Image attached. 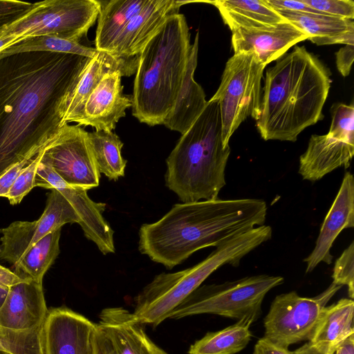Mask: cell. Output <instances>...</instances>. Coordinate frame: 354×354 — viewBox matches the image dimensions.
<instances>
[{
  "label": "cell",
  "instance_id": "21",
  "mask_svg": "<svg viewBox=\"0 0 354 354\" xmlns=\"http://www.w3.org/2000/svg\"><path fill=\"white\" fill-rule=\"evenodd\" d=\"M97 326L113 354H167L148 337L132 313L122 307L102 310Z\"/></svg>",
  "mask_w": 354,
  "mask_h": 354
},
{
  "label": "cell",
  "instance_id": "14",
  "mask_svg": "<svg viewBox=\"0 0 354 354\" xmlns=\"http://www.w3.org/2000/svg\"><path fill=\"white\" fill-rule=\"evenodd\" d=\"M35 185L58 190L75 210L80 219L78 224L84 236L93 241L102 254L115 252L114 232L103 216L105 203L91 200L88 196V190L67 184L41 160L37 168Z\"/></svg>",
  "mask_w": 354,
  "mask_h": 354
},
{
  "label": "cell",
  "instance_id": "2",
  "mask_svg": "<svg viewBox=\"0 0 354 354\" xmlns=\"http://www.w3.org/2000/svg\"><path fill=\"white\" fill-rule=\"evenodd\" d=\"M266 215V203L259 198L177 203L156 222L140 227L138 249L170 270L201 249L265 225Z\"/></svg>",
  "mask_w": 354,
  "mask_h": 354
},
{
  "label": "cell",
  "instance_id": "8",
  "mask_svg": "<svg viewBox=\"0 0 354 354\" xmlns=\"http://www.w3.org/2000/svg\"><path fill=\"white\" fill-rule=\"evenodd\" d=\"M265 67L252 53H236L227 61L221 84L210 99L218 104L224 147L248 117L258 120Z\"/></svg>",
  "mask_w": 354,
  "mask_h": 354
},
{
  "label": "cell",
  "instance_id": "20",
  "mask_svg": "<svg viewBox=\"0 0 354 354\" xmlns=\"http://www.w3.org/2000/svg\"><path fill=\"white\" fill-rule=\"evenodd\" d=\"M42 283L25 280L10 288L0 307V328L21 331L41 326L48 313Z\"/></svg>",
  "mask_w": 354,
  "mask_h": 354
},
{
  "label": "cell",
  "instance_id": "4",
  "mask_svg": "<svg viewBox=\"0 0 354 354\" xmlns=\"http://www.w3.org/2000/svg\"><path fill=\"white\" fill-rule=\"evenodd\" d=\"M185 17L170 15L139 55L132 114L149 126L162 124L183 84L192 45Z\"/></svg>",
  "mask_w": 354,
  "mask_h": 354
},
{
  "label": "cell",
  "instance_id": "36",
  "mask_svg": "<svg viewBox=\"0 0 354 354\" xmlns=\"http://www.w3.org/2000/svg\"><path fill=\"white\" fill-rule=\"evenodd\" d=\"M335 55L339 72L344 77L348 76L354 59V44H345Z\"/></svg>",
  "mask_w": 354,
  "mask_h": 354
},
{
  "label": "cell",
  "instance_id": "22",
  "mask_svg": "<svg viewBox=\"0 0 354 354\" xmlns=\"http://www.w3.org/2000/svg\"><path fill=\"white\" fill-rule=\"evenodd\" d=\"M138 57L131 58L115 57L111 54L98 51L92 57L80 80L68 96L62 119L63 125L77 122L81 120L86 100L107 73L120 71L124 76L133 74L137 70Z\"/></svg>",
  "mask_w": 354,
  "mask_h": 354
},
{
  "label": "cell",
  "instance_id": "31",
  "mask_svg": "<svg viewBox=\"0 0 354 354\" xmlns=\"http://www.w3.org/2000/svg\"><path fill=\"white\" fill-rule=\"evenodd\" d=\"M46 51L66 53L93 57L98 50L81 44L78 41L64 39L50 35L26 38L0 53V59L17 53Z\"/></svg>",
  "mask_w": 354,
  "mask_h": 354
},
{
  "label": "cell",
  "instance_id": "26",
  "mask_svg": "<svg viewBox=\"0 0 354 354\" xmlns=\"http://www.w3.org/2000/svg\"><path fill=\"white\" fill-rule=\"evenodd\" d=\"M214 5L232 32L269 27L286 21L266 0H216Z\"/></svg>",
  "mask_w": 354,
  "mask_h": 354
},
{
  "label": "cell",
  "instance_id": "28",
  "mask_svg": "<svg viewBox=\"0 0 354 354\" xmlns=\"http://www.w3.org/2000/svg\"><path fill=\"white\" fill-rule=\"evenodd\" d=\"M259 315L249 314L222 330L209 332L189 348V354H236L246 347L252 337L250 326Z\"/></svg>",
  "mask_w": 354,
  "mask_h": 354
},
{
  "label": "cell",
  "instance_id": "44",
  "mask_svg": "<svg viewBox=\"0 0 354 354\" xmlns=\"http://www.w3.org/2000/svg\"><path fill=\"white\" fill-rule=\"evenodd\" d=\"M9 290L0 287V307L3 304Z\"/></svg>",
  "mask_w": 354,
  "mask_h": 354
},
{
  "label": "cell",
  "instance_id": "33",
  "mask_svg": "<svg viewBox=\"0 0 354 354\" xmlns=\"http://www.w3.org/2000/svg\"><path fill=\"white\" fill-rule=\"evenodd\" d=\"M333 283L346 286L350 299L354 298V241L344 250L335 261L333 270Z\"/></svg>",
  "mask_w": 354,
  "mask_h": 354
},
{
  "label": "cell",
  "instance_id": "45",
  "mask_svg": "<svg viewBox=\"0 0 354 354\" xmlns=\"http://www.w3.org/2000/svg\"><path fill=\"white\" fill-rule=\"evenodd\" d=\"M0 349L4 351V350H3V346H2V342H1V336H0Z\"/></svg>",
  "mask_w": 354,
  "mask_h": 354
},
{
  "label": "cell",
  "instance_id": "34",
  "mask_svg": "<svg viewBox=\"0 0 354 354\" xmlns=\"http://www.w3.org/2000/svg\"><path fill=\"white\" fill-rule=\"evenodd\" d=\"M310 8L330 16L353 20L354 2L351 0H301Z\"/></svg>",
  "mask_w": 354,
  "mask_h": 354
},
{
  "label": "cell",
  "instance_id": "25",
  "mask_svg": "<svg viewBox=\"0 0 354 354\" xmlns=\"http://www.w3.org/2000/svg\"><path fill=\"white\" fill-rule=\"evenodd\" d=\"M354 301L342 298L323 309L308 342L330 354L348 337L354 333Z\"/></svg>",
  "mask_w": 354,
  "mask_h": 354
},
{
  "label": "cell",
  "instance_id": "42",
  "mask_svg": "<svg viewBox=\"0 0 354 354\" xmlns=\"http://www.w3.org/2000/svg\"><path fill=\"white\" fill-rule=\"evenodd\" d=\"M291 354H330L323 350L318 348L309 342L304 344L299 348L292 351Z\"/></svg>",
  "mask_w": 354,
  "mask_h": 354
},
{
  "label": "cell",
  "instance_id": "3",
  "mask_svg": "<svg viewBox=\"0 0 354 354\" xmlns=\"http://www.w3.org/2000/svg\"><path fill=\"white\" fill-rule=\"evenodd\" d=\"M328 68L296 46L266 71L257 127L265 140L295 142L322 119L330 87Z\"/></svg>",
  "mask_w": 354,
  "mask_h": 354
},
{
  "label": "cell",
  "instance_id": "18",
  "mask_svg": "<svg viewBox=\"0 0 354 354\" xmlns=\"http://www.w3.org/2000/svg\"><path fill=\"white\" fill-rule=\"evenodd\" d=\"M354 227V178L350 171L344 176L339 189L320 227L315 246L304 259L306 272H312L321 262L330 265L333 242L344 229Z\"/></svg>",
  "mask_w": 354,
  "mask_h": 354
},
{
  "label": "cell",
  "instance_id": "27",
  "mask_svg": "<svg viewBox=\"0 0 354 354\" xmlns=\"http://www.w3.org/2000/svg\"><path fill=\"white\" fill-rule=\"evenodd\" d=\"M149 0H111L101 3L95 35V48L109 53L125 27Z\"/></svg>",
  "mask_w": 354,
  "mask_h": 354
},
{
  "label": "cell",
  "instance_id": "38",
  "mask_svg": "<svg viewBox=\"0 0 354 354\" xmlns=\"http://www.w3.org/2000/svg\"><path fill=\"white\" fill-rule=\"evenodd\" d=\"M288 348L279 346L265 337L259 339L254 345L252 354H291Z\"/></svg>",
  "mask_w": 354,
  "mask_h": 354
},
{
  "label": "cell",
  "instance_id": "11",
  "mask_svg": "<svg viewBox=\"0 0 354 354\" xmlns=\"http://www.w3.org/2000/svg\"><path fill=\"white\" fill-rule=\"evenodd\" d=\"M354 155V106H333L329 131L313 135L306 151L299 158V174L312 182L333 170L348 168Z\"/></svg>",
  "mask_w": 354,
  "mask_h": 354
},
{
  "label": "cell",
  "instance_id": "32",
  "mask_svg": "<svg viewBox=\"0 0 354 354\" xmlns=\"http://www.w3.org/2000/svg\"><path fill=\"white\" fill-rule=\"evenodd\" d=\"M44 148L22 170L8 190L6 198L8 199L11 205L20 203L23 198L35 187V176Z\"/></svg>",
  "mask_w": 354,
  "mask_h": 354
},
{
  "label": "cell",
  "instance_id": "13",
  "mask_svg": "<svg viewBox=\"0 0 354 354\" xmlns=\"http://www.w3.org/2000/svg\"><path fill=\"white\" fill-rule=\"evenodd\" d=\"M45 209L33 221H15L0 229V261L12 266L35 243L48 233L62 228L66 223H79L75 210L68 200L56 189L47 194Z\"/></svg>",
  "mask_w": 354,
  "mask_h": 354
},
{
  "label": "cell",
  "instance_id": "39",
  "mask_svg": "<svg viewBox=\"0 0 354 354\" xmlns=\"http://www.w3.org/2000/svg\"><path fill=\"white\" fill-rule=\"evenodd\" d=\"M25 280L14 272L0 265V287L9 290L12 286Z\"/></svg>",
  "mask_w": 354,
  "mask_h": 354
},
{
  "label": "cell",
  "instance_id": "29",
  "mask_svg": "<svg viewBox=\"0 0 354 354\" xmlns=\"http://www.w3.org/2000/svg\"><path fill=\"white\" fill-rule=\"evenodd\" d=\"M61 229L48 233L30 247L13 265V272L24 279L42 283L45 273L59 254Z\"/></svg>",
  "mask_w": 354,
  "mask_h": 354
},
{
  "label": "cell",
  "instance_id": "5",
  "mask_svg": "<svg viewBox=\"0 0 354 354\" xmlns=\"http://www.w3.org/2000/svg\"><path fill=\"white\" fill-rule=\"evenodd\" d=\"M230 154V146L223 143L218 104L209 100L167 158L165 185L183 203L216 199L226 183Z\"/></svg>",
  "mask_w": 354,
  "mask_h": 354
},
{
  "label": "cell",
  "instance_id": "7",
  "mask_svg": "<svg viewBox=\"0 0 354 354\" xmlns=\"http://www.w3.org/2000/svg\"><path fill=\"white\" fill-rule=\"evenodd\" d=\"M283 280L280 276L259 274L200 286L172 311L169 318L212 314L239 320L249 314L260 316L265 296Z\"/></svg>",
  "mask_w": 354,
  "mask_h": 354
},
{
  "label": "cell",
  "instance_id": "35",
  "mask_svg": "<svg viewBox=\"0 0 354 354\" xmlns=\"http://www.w3.org/2000/svg\"><path fill=\"white\" fill-rule=\"evenodd\" d=\"M36 3L17 0H0V31L19 20L35 6Z\"/></svg>",
  "mask_w": 354,
  "mask_h": 354
},
{
  "label": "cell",
  "instance_id": "1",
  "mask_svg": "<svg viewBox=\"0 0 354 354\" xmlns=\"http://www.w3.org/2000/svg\"><path fill=\"white\" fill-rule=\"evenodd\" d=\"M91 59L46 51L0 59V176L59 133L66 100Z\"/></svg>",
  "mask_w": 354,
  "mask_h": 354
},
{
  "label": "cell",
  "instance_id": "17",
  "mask_svg": "<svg viewBox=\"0 0 354 354\" xmlns=\"http://www.w3.org/2000/svg\"><path fill=\"white\" fill-rule=\"evenodd\" d=\"M232 35L234 54L252 53L266 66L281 58L292 46L308 39L303 31L288 21L260 29H238Z\"/></svg>",
  "mask_w": 354,
  "mask_h": 354
},
{
  "label": "cell",
  "instance_id": "12",
  "mask_svg": "<svg viewBox=\"0 0 354 354\" xmlns=\"http://www.w3.org/2000/svg\"><path fill=\"white\" fill-rule=\"evenodd\" d=\"M41 161L67 184L88 190L97 187L100 173L80 126L64 124L44 148Z\"/></svg>",
  "mask_w": 354,
  "mask_h": 354
},
{
  "label": "cell",
  "instance_id": "30",
  "mask_svg": "<svg viewBox=\"0 0 354 354\" xmlns=\"http://www.w3.org/2000/svg\"><path fill=\"white\" fill-rule=\"evenodd\" d=\"M87 139L100 173L115 181L124 176L127 160L121 155L123 143L118 135L95 131L87 132Z\"/></svg>",
  "mask_w": 354,
  "mask_h": 354
},
{
  "label": "cell",
  "instance_id": "16",
  "mask_svg": "<svg viewBox=\"0 0 354 354\" xmlns=\"http://www.w3.org/2000/svg\"><path fill=\"white\" fill-rule=\"evenodd\" d=\"M120 71L105 74L92 91L84 105L83 115L78 126H91L96 131H112L119 120L132 106L133 97L122 93Z\"/></svg>",
  "mask_w": 354,
  "mask_h": 354
},
{
  "label": "cell",
  "instance_id": "24",
  "mask_svg": "<svg viewBox=\"0 0 354 354\" xmlns=\"http://www.w3.org/2000/svg\"><path fill=\"white\" fill-rule=\"evenodd\" d=\"M284 19L295 25L317 46L354 44L353 20L324 14L275 10Z\"/></svg>",
  "mask_w": 354,
  "mask_h": 354
},
{
  "label": "cell",
  "instance_id": "23",
  "mask_svg": "<svg viewBox=\"0 0 354 354\" xmlns=\"http://www.w3.org/2000/svg\"><path fill=\"white\" fill-rule=\"evenodd\" d=\"M198 33L192 44L189 61L182 86L174 106L162 122L167 128L185 133L197 120L207 101L202 87L195 82L194 74L197 66Z\"/></svg>",
  "mask_w": 354,
  "mask_h": 354
},
{
  "label": "cell",
  "instance_id": "41",
  "mask_svg": "<svg viewBox=\"0 0 354 354\" xmlns=\"http://www.w3.org/2000/svg\"><path fill=\"white\" fill-rule=\"evenodd\" d=\"M332 354H354V333L339 344Z\"/></svg>",
  "mask_w": 354,
  "mask_h": 354
},
{
  "label": "cell",
  "instance_id": "9",
  "mask_svg": "<svg viewBox=\"0 0 354 354\" xmlns=\"http://www.w3.org/2000/svg\"><path fill=\"white\" fill-rule=\"evenodd\" d=\"M101 3L96 0H45L1 32L19 41L50 35L80 42L98 17Z\"/></svg>",
  "mask_w": 354,
  "mask_h": 354
},
{
  "label": "cell",
  "instance_id": "43",
  "mask_svg": "<svg viewBox=\"0 0 354 354\" xmlns=\"http://www.w3.org/2000/svg\"><path fill=\"white\" fill-rule=\"evenodd\" d=\"M19 39L14 35L3 33L0 31V53L8 47L18 43Z\"/></svg>",
  "mask_w": 354,
  "mask_h": 354
},
{
  "label": "cell",
  "instance_id": "15",
  "mask_svg": "<svg viewBox=\"0 0 354 354\" xmlns=\"http://www.w3.org/2000/svg\"><path fill=\"white\" fill-rule=\"evenodd\" d=\"M97 325L66 308L48 311L42 324L44 354H95Z\"/></svg>",
  "mask_w": 354,
  "mask_h": 354
},
{
  "label": "cell",
  "instance_id": "37",
  "mask_svg": "<svg viewBox=\"0 0 354 354\" xmlns=\"http://www.w3.org/2000/svg\"><path fill=\"white\" fill-rule=\"evenodd\" d=\"M274 10L323 14L303 3L301 0H266Z\"/></svg>",
  "mask_w": 354,
  "mask_h": 354
},
{
  "label": "cell",
  "instance_id": "40",
  "mask_svg": "<svg viewBox=\"0 0 354 354\" xmlns=\"http://www.w3.org/2000/svg\"><path fill=\"white\" fill-rule=\"evenodd\" d=\"M95 354H113L106 338L98 326L95 337Z\"/></svg>",
  "mask_w": 354,
  "mask_h": 354
},
{
  "label": "cell",
  "instance_id": "6",
  "mask_svg": "<svg viewBox=\"0 0 354 354\" xmlns=\"http://www.w3.org/2000/svg\"><path fill=\"white\" fill-rule=\"evenodd\" d=\"M270 225H263L225 240L204 260L185 270L156 275L138 295L132 313L140 324L156 326L176 308L214 271L224 265L238 266L251 251L272 237Z\"/></svg>",
  "mask_w": 354,
  "mask_h": 354
},
{
  "label": "cell",
  "instance_id": "10",
  "mask_svg": "<svg viewBox=\"0 0 354 354\" xmlns=\"http://www.w3.org/2000/svg\"><path fill=\"white\" fill-rule=\"evenodd\" d=\"M342 287L332 282L314 297H302L295 291L277 295L264 318L263 337L286 348L309 340L323 309Z\"/></svg>",
  "mask_w": 354,
  "mask_h": 354
},
{
  "label": "cell",
  "instance_id": "19",
  "mask_svg": "<svg viewBox=\"0 0 354 354\" xmlns=\"http://www.w3.org/2000/svg\"><path fill=\"white\" fill-rule=\"evenodd\" d=\"M181 6L182 1L149 0L125 27L109 54L122 58L138 57L167 18L178 13Z\"/></svg>",
  "mask_w": 354,
  "mask_h": 354
},
{
  "label": "cell",
  "instance_id": "46",
  "mask_svg": "<svg viewBox=\"0 0 354 354\" xmlns=\"http://www.w3.org/2000/svg\"><path fill=\"white\" fill-rule=\"evenodd\" d=\"M0 354H7L5 351L0 349Z\"/></svg>",
  "mask_w": 354,
  "mask_h": 354
}]
</instances>
